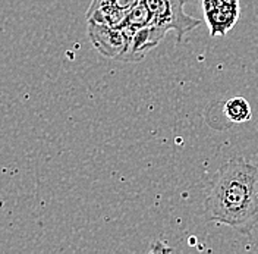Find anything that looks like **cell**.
Segmentation results:
<instances>
[{
	"instance_id": "1",
	"label": "cell",
	"mask_w": 258,
	"mask_h": 254,
	"mask_svg": "<svg viewBox=\"0 0 258 254\" xmlns=\"http://www.w3.org/2000/svg\"><path fill=\"white\" fill-rule=\"evenodd\" d=\"M211 221L251 234L258 221V165L229 159L211 182L204 201Z\"/></svg>"
},
{
	"instance_id": "2",
	"label": "cell",
	"mask_w": 258,
	"mask_h": 254,
	"mask_svg": "<svg viewBox=\"0 0 258 254\" xmlns=\"http://www.w3.org/2000/svg\"><path fill=\"white\" fill-rule=\"evenodd\" d=\"M143 3L151 15L153 24L166 34L175 32L179 43L201 24L200 19L185 12V0H143Z\"/></svg>"
},
{
	"instance_id": "3",
	"label": "cell",
	"mask_w": 258,
	"mask_h": 254,
	"mask_svg": "<svg viewBox=\"0 0 258 254\" xmlns=\"http://www.w3.org/2000/svg\"><path fill=\"white\" fill-rule=\"evenodd\" d=\"M88 35L94 48L101 56L122 62V56L128 44L126 34L122 28L88 21Z\"/></svg>"
},
{
	"instance_id": "4",
	"label": "cell",
	"mask_w": 258,
	"mask_h": 254,
	"mask_svg": "<svg viewBox=\"0 0 258 254\" xmlns=\"http://www.w3.org/2000/svg\"><path fill=\"white\" fill-rule=\"evenodd\" d=\"M143 0H93L88 8L87 21L120 28L129 11Z\"/></svg>"
},
{
	"instance_id": "5",
	"label": "cell",
	"mask_w": 258,
	"mask_h": 254,
	"mask_svg": "<svg viewBox=\"0 0 258 254\" xmlns=\"http://www.w3.org/2000/svg\"><path fill=\"white\" fill-rule=\"evenodd\" d=\"M239 3L238 5H220L204 11V19L207 22L211 37H222L230 31L239 19Z\"/></svg>"
},
{
	"instance_id": "6",
	"label": "cell",
	"mask_w": 258,
	"mask_h": 254,
	"mask_svg": "<svg viewBox=\"0 0 258 254\" xmlns=\"http://www.w3.org/2000/svg\"><path fill=\"white\" fill-rule=\"evenodd\" d=\"M225 116L232 124H245L252 118L251 106L243 97H232L225 103Z\"/></svg>"
},
{
	"instance_id": "7",
	"label": "cell",
	"mask_w": 258,
	"mask_h": 254,
	"mask_svg": "<svg viewBox=\"0 0 258 254\" xmlns=\"http://www.w3.org/2000/svg\"><path fill=\"white\" fill-rule=\"evenodd\" d=\"M239 0H203V9H210L220 5H238Z\"/></svg>"
}]
</instances>
